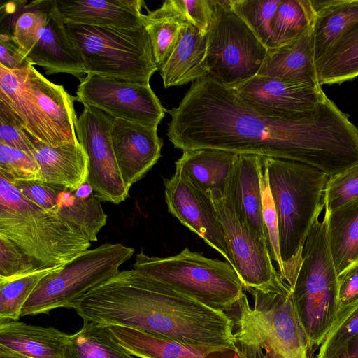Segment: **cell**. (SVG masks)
<instances>
[{"mask_svg": "<svg viewBox=\"0 0 358 358\" xmlns=\"http://www.w3.org/2000/svg\"><path fill=\"white\" fill-rule=\"evenodd\" d=\"M166 112V135L182 151L217 149L308 164L322 140L321 123L311 111L291 117L262 113L208 76L192 83L178 106Z\"/></svg>", "mask_w": 358, "mask_h": 358, "instance_id": "1", "label": "cell"}, {"mask_svg": "<svg viewBox=\"0 0 358 358\" xmlns=\"http://www.w3.org/2000/svg\"><path fill=\"white\" fill-rule=\"evenodd\" d=\"M82 315L100 325L124 326L186 345L236 347L225 312L134 268L120 271L90 290Z\"/></svg>", "mask_w": 358, "mask_h": 358, "instance_id": "2", "label": "cell"}, {"mask_svg": "<svg viewBox=\"0 0 358 358\" xmlns=\"http://www.w3.org/2000/svg\"><path fill=\"white\" fill-rule=\"evenodd\" d=\"M278 216L282 278L294 287L307 237L324 208L329 176L298 162L262 157Z\"/></svg>", "mask_w": 358, "mask_h": 358, "instance_id": "3", "label": "cell"}, {"mask_svg": "<svg viewBox=\"0 0 358 358\" xmlns=\"http://www.w3.org/2000/svg\"><path fill=\"white\" fill-rule=\"evenodd\" d=\"M245 289L253 306L243 293L225 312L232 322L236 348L247 358H310L291 288L283 278L266 290Z\"/></svg>", "mask_w": 358, "mask_h": 358, "instance_id": "4", "label": "cell"}, {"mask_svg": "<svg viewBox=\"0 0 358 358\" xmlns=\"http://www.w3.org/2000/svg\"><path fill=\"white\" fill-rule=\"evenodd\" d=\"M0 234L38 268L64 266L91 242L0 176Z\"/></svg>", "mask_w": 358, "mask_h": 358, "instance_id": "5", "label": "cell"}, {"mask_svg": "<svg viewBox=\"0 0 358 358\" xmlns=\"http://www.w3.org/2000/svg\"><path fill=\"white\" fill-rule=\"evenodd\" d=\"M293 303L309 350L320 345L339 310L338 274L329 249L327 217L314 223L306 241Z\"/></svg>", "mask_w": 358, "mask_h": 358, "instance_id": "6", "label": "cell"}, {"mask_svg": "<svg viewBox=\"0 0 358 358\" xmlns=\"http://www.w3.org/2000/svg\"><path fill=\"white\" fill-rule=\"evenodd\" d=\"M133 268L224 312L230 310L244 293L243 285L230 264L188 248L166 257L148 256L142 250L136 255Z\"/></svg>", "mask_w": 358, "mask_h": 358, "instance_id": "7", "label": "cell"}, {"mask_svg": "<svg viewBox=\"0 0 358 358\" xmlns=\"http://www.w3.org/2000/svg\"><path fill=\"white\" fill-rule=\"evenodd\" d=\"M86 74L150 84L159 70L143 27L117 29L65 24Z\"/></svg>", "mask_w": 358, "mask_h": 358, "instance_id": "8", "label": "cell"}, {"mask_svg": "<svg viewBox=\"0 0 358 358\" xmlns=\"http://www.w3.org/2000/svg\"><path fill=\"white\" fill-rule=\"evenodd\" d=\"M134 253L133 248L122 243H104L83 251L41 280L23 306L21 316L73 308L77 299L117 274Z\"/></svg>", "mask_w": 358, "mask_h": 358, "instance_id": "9", "label": "cell"}, {"mask_svg": "<svg viewBox=\"0 0 358 358\" xmlns=\"http://www.w3.org/2000/svg\"><path fill=\"white\" fill-rule=\"evenodd\" d=\"M25 3L11 33L26 61L42 66L48 75L66 73L81 81L86 74L83 62L68 36L57 1Z\"/></svg>", "mask_w": 358, "mask_h": 358, "instance_id": "10", "label": "cell"}, {"mask_svg": "<svg viewBox=\"0 0 358 358\" xmlns=\"http://www.w3.org/2000/svg\"><path fill=\"white\" fill-rule=\"evenodd\" d=\"M268 49L233 10L229 0H215L207 32L208 76L235 88L257 76Z\"/></svg>", "mask_w": 358, "mask_h": 358, "instance_id": "11", "label": "cell"}, {"mask_svg": "<svg viewBox=\"0 0 358 358\" xmlns=\"http://www.w3.org/2000/svg\"><path fill=\"white\" fill-rule=\"evenodd\" d=\"M76 101L95 107L114 119L157 127L166 109L150 84L87 74L76 92Z\"/></svg>", "mask_w": 358, "mask_h": 358, "instance_id": "12", "label": "cell"}, {"mask_svg": "<svg viewBox=\"0 0 358 358\" xmlns=\"http://www.w3.org/2000/svg\"><path fill=\"white\" fill-rule=\"evenodd\" d=\"M114 118L91 106L77 118L76 131L88 160L87 182L101 201L118 204L129 192L124 184L115 158L110 129Z\"/></svg>", "mask_w": 358, "mask_h": 358, "instance_id": "13", "label": "cell"}, {"mask_svg": "<svg viewBox=\"0 0 358 358\" xmlns=\"http://www.w3.org/2000/svg\"><path fill=\"white\" fill-rule=\"evenodd\" d=\"M210 198L222 226L232 266L244 289L266 290L277 283L282 277L273 266L266 239L241 221L224 197Z\"/></svg>", "mask_w": 358, "mask_h": 358, "instance_id": "14", "label": "cell"}, {"mask_svg": "<svg viewBox=\"0 0 358 358\" xmlns=\"http://www.w3.org/2000/svg\"><path fill=\"white\" fill-rule=\"evenodd\" d=\"M13 184L40 207L90 242L97 241L99 232L106 224L107 215L101 201L94 195L87 182L75 191L40 181Z\"/></svg>", "mask_w": 358, "mask_h": 358, "instance_id": "15", "label": "cell"}, {"mask_svg": "<svg viewBox=\"0 0 358 358\" xmlns=\"http://www.w3.org/2000/svg\"><path fill=\"white\" fill-rule=\"evenodd\" d=\"M164 186L168 211L232 266L222 226L210 196L178 169L170 178H164Z\"/></svg>", "mask_w": 358, "mask_h": 358, "instance_id": "16", "label": "cell"}, {"mask_svg": "<svg viewBox=\"0 0 358 358\" xmlns=\"http://www.w3.org/2000/svg\"><path fill=\"white\" fill-rule=\"evenodd\" d=\"M234 90L250 107L279 117H294L312 110L327 96L322 86L261 76Z\"/></svg>", "mask_w": 358, "mask_h": 358, "instance_id": "17", "label": "cell"}, {"mask_svg": "<svg viewBox=\"0 0 358 358\" xmlns=\"http://www.w3.org/2000/svg\"><path fill=\"white\" fill-rule=\"evenodd\" d=\"M112 144L126 189L140 180L162 157L157 127L114 119Z\"/></svg>", "mask_w": 358, "mask_h": 358, "instance_id": "18", "label": "cell"}, {"mask_svg": "<svg viewBox=\"0 0 358 358\" xmlns=\"http://www.w3.org/2000/svg\"><path fill=\"white\" fill-rule=\"evenodd\" d=\"M22 71L24 83L46 127L52 146L79 144L76 131V96L70 95L62 85L48 80L31 64Z\"/></svg>", "mask_w": 358, "mask_h": 358, "instance_id": "19", "label": "cell"}, {"mask_svg": "<svg viewBox=\"0 0 358 358\" xmlns=\"http://www.w3.org/2000/svg\"><path fill=\"white\" fill-rule=\"evenodd\" d=\"M105 327L113 340L139 358H247L236 346L190 345L124 326Z\"/></svg>", "mask_w": 358, "mask_h": 358, "instance_id": "20", "label": "cell"}, {"mask_svg": "<svg viewBox=\"0 0 358 358\" xmlns=\"http://www.w3.org/2000/svg\"><path fill=\"white\" fill-rule=\"evenodd\" d=\"M262 156L238 154L224 198L238 219L266 241L262 215Z\"/></svg>", "mask_w": 358, "mask_h": 358, "instance_id": "21", "label": "cell"}, {"mask_svg": "<svg viewBox=\"0 0 358 358\" xmlns=\"http://www.w3.org/2000/svg\"><path fill=\"white\" fill-rule=\"evenodd\" d=\"M65 24L136 29L143 27L141 0H66L57 1Z\"/></svg>", "mask_w": 358, "mask_h": 358, "instance_id": "22", "label": "cell"}, {"mask_svg": "<svg viewBox=\"0 0 358 358\" xmlns=\"http://www.w3.org/2000/svg\"><path fill=\"white\" fill-rule=\"evenodd\" d=\"M32 141L33 156L40 169V182L73 191L87 182L88 160L80 143L52 146L33 137Z\"/></svg>", "mask_w": 358, "mask_h": 358, "instance_id": "23", "label": "cell"}, {"mask_svg": "<svg viewBox=\"0 0 358 358\" xmlns=\"http://www.w3.org/2000/svg\"><path fill=\"white\" fill-rule=\"evenodd\" d=\"M312 26L290 42L268 50L257 76L321 86L315 66Z\"/></svg>", "mask_w": 358, "mask_h": 358, "instance_id": "24", "label": "cell"}, {"mask_svg": "<svg viewBox=\"0 0 358 358\" xmlns=\"http://www.w3.org/2000/svg\"><path fill=\"white\" fill-rule=\"evenodd\" d=\"M207 34L184 26L173 51L159 68L164 88L194 83L208 76Z\"/></svg>", "mask_w": 358, "mask_h": 358, "instance_id": "25", "label": "cell"}, {"mask_svg": "<svg viewBox=\"0 0 358 358\" xmlns=\"http://www.w3.org/2000/svg\"><path fill=\"white\" fill-rule=\"evenodd\" d=\"M238 155L217 149L187 150L176 162V169L210 197H224Z\"/></svg>", "mask_w": 358, "mask_h": 358, "instance_id": "26", "label": "cell"}, {"mask_svg": "<svg viewBox=\"0 0 358 358\" xmlns=\"http://www.w3.org/2000/svg\"><path fill=\"white\" fill-rule=\"evenodd\" d=\"M68 336L52 327L0 320V347L31 358H65Z\"/></svg>", "mask_w": 358, "mask_h": 358, "instance_id": "27", "label": "cell"}, {"mask_svg": "<svg viewBox=\"0 0 358 358\" xmlns=\"http://www.w3.org/2000/svg\"><path fill=\"white\" fill-rule=\"evenodd\" d=\"M315 17L312 42L315 63L358 20V0H310Z\"/></svg>", "mask_w": 358, "mask_h": 358, "instance_id": "28", "label": "cell"}, {"mask_svg": "<svg viewBox=\"0 0 358 358\" xmlns=\"http://www.w3.org/2000/svg\"><path fill=\"white\" fill-rule=\"evenodd\" d=\"M324 215L329 249L339 275L358 262V198Z\"/></svg>", "mask_w": 358, "mask_h": 358, "instance_id": "29", "label": "cell"}, {"mask_svg": "<svg viewBox=\"0 0 358 358\" xmlns=\"http://www.w3.org/2000/svg\"><path fill=\"white\" fill-rule=\"evenodd\" d=\"M22 69L13 71L0 66V100L9 106L34 138L52 145L46 127L24 83Z\"/></svg>", "mask_w": 358, "mask_h": 358, "instance_id": "30", "label": "cell"}, {"mask_svg": "<svg viewBox=\"0 0 358 358\" xmlns=\"http://www.w3.org/2000/svg\"><path fill=\"white\" fill-rule=\"evenodd\" d=\"M320 85L341 84L358 77V20L315 63Z\"/></svg>", "mask_w": 358, "mask_h": 358, "instance_id": "31", "label": "cell"}, {"mask_svg": "<svg viewBox=\"0 0 358 358\" xmlns=\"http://www.w3.org/2000/svg\"><path fill=\"white\" fill-rule=\"evenodd\" d=\"M142 25L152 45L155 62L159 68L175 48L184 26L189 24L174 0H166L154 10L147 9Z\"/></svg>", "mask_w": 358, "mask_h": 358, "instance_id": "32", "label": "cell"}, {"mask_svg": "<svg viewBox=\"0 0 358 358\" xmlns=\"http://www.w3.org/2000/svg\"><path fill=\"white\" fill-rule=\"evenodd\" d=\"M64 354L65 358H134L112 339L105 326L87 320L69 334Z\"/></svg>", "mask_w": 358, "mask_h": 358, "instance_id": "33", "label": "cell"}, {"mask_svg": "<svg viewBox=\"0 0 358 358\" xmlns=\"http://www.w3.org/2000/svg\"><path fill=\"white\" fill-rule=\"evenodd\" d=\"M59 267L38 268L0 278V320H18L23 306L38 283Z\"/></svg>", "mask_w": 358, "mask_h": 358, "instance_id": "34", "label": "cell"}, {"mask_svg": "<svg viewBox=\"0 0 358 358\" xmlns=\"http://www.w3.org/2000/svg\"><path fill=\"white\" fill-rule=\"evenodd\" d=\"M314 17L310 0H281L271 22L276 48L297 37L313 24Z\"/></svg>", "mask_w": 358, "mask_h": 358, "instance_id": "35", "label": "cell"}, {"mask_svg": "<svg viewBox=\"0 0 358 358\" xmlns=\"http://www.w3.org/2000/svg\"><path fill=\"white\" fill-rule=\"evenodd\" d=\"M281 0H229L233 10L268 49L276 48L271 22Z\"/></svg>", "mask_w": 358, "mask_h": 358, "instance_id": "36", "label": "cell"}, {"mask_svg": "<svg viewBox=\"0 0 358 358\" xmlns=\"http://www.w3.org/2000/svg\"><path fill=\"white\" fill-rule=\"evenodd\" d=\"M358 335V300L338 310L316 358H331Z\"/></svg>", "mask_w": 358, "mask_h": 358, "instance_id": "37", "label": "cell"}, {"mask_svg": "<svg viewBox=\"0 0 358 358\" xmlns=\"http://www.w3.org/2000/svg\"><path fill=\"white\" fill-rule=\"evenodd\" d=\"M0 176L12 183L41 180L39 166L32 155L2 143Z\"/></svg>", "mask_w": 358, "mask_h": 358, "instance_id": "38", "label": "cell"}, {"mask_svg": "<svg viewBox=\"0 0 358 358\" xmlns=\"http://www.w3.org/2000/svg\"><path fill=\"white\" fill-rule=\"evenodd\" d=\"M358 198V163L329 176L324 195L325 213H330Z\"/></svg>", "mask_w": 358, "mask_h": 358, "instance_id": "39", "label": "cell"}, {"mask_svg": "<svg viewBox=\"0 0 358 358\" xmlns=\"http://www.w3.org/2000/svg\"><path fill=\"white\" fill-rule=\"evenodd\" d=\"M262 196L263 221L267 245L271 257L277 264L278 271L282 277L283 266L280 252L278 216L274 201L269 188L266 169L263 161L262 169Z\"/></svg>", "mask_w": 358, "mask_h": 358, "instance_id": "40", "label": "cell"}, {"mask_svg": "<svg viewBox=\"0 0 358 358\" xmlns=\"http://www.w3.org/2000/svg\"><path fill=\"white\" fill-rule=\"evenodd\" d=\"M0 143L33 155L32 136L25 130L15 114L0 100Z\"/></svg>", "mask_w": 358, "mask_h": 358, "instance_id": "41", "label": "cell"}, {"mask_svg": "<svg viewBox=\"0 0 358 358\" xmlns=\"http://www.w3.org/2000/svg\"><path fill=\"white\" fill-rule=\"evenodd\" d=\"M38 268L8 238L0 234V278H8Z\"/></svg>", "mask_w": 358, "mask_h": 358, "instance_id": "42", "label": "cell"}, {"mask_svg": "<svg viewBox=\"0 0 358 358\" xmlns=\"http://www.w3.org/2000/svg\"><path fill=\"white\" fill-rule=\"evenodd\" d=\"M187 22L207 34L213 17L215 0H174Z\"/></svg>", "mask_w": 358, "mask_h": 358, "instance_id": "43", "label": "cell"}, {"mask_svg": "<svg viewBox=\"0 0 358 358\" xmlns=\"http://www.w3.org/2000/svg\"><path fill=\"white\" fill-rule=\"evenodd\" d=\"M29 64L22 54L9 29L0 33V66L9 70H20Z\"/></svg>", "mask_w": 358, "mask_h": 358, "instance_id": "44", "label": "cell"}, {"mask_svg": "<svg viewBox=\"0 0 358 358\" xmlns=\"http://www.w3.org/2000/svg\"><path fill=\"white\" fill-rule=\"evenodd\" d=\"M339 308L358 300V262L338 275Z\"/></svg>", "mask_w": 358, "mask_h": 358, "instance_id": "45", "label": "cell"}, {"mask_svg": "<svg viewBox=\"0 0 358 358\" xmlns=\"http://www.w3.org/2000/svg\"><path fill=\"white\" fill-rule=\"evenodd\" d=\"M331 358H358V335Z\"/></svg>", "mask_w": 358, "mask_h": 358, "instance_id": "46", "label": "cell"}, {"mask_svg": "<svg viewBox=\"0 0 358 358\" xmlns=\"http://www.w3.org/2000/svg\"><path fill=\"white\" fill-rule=\"evenodd\" d=\"M0 358H31L0 347Z\"/></svg>", "mask_w": 358, "mask_h": 358, "instance_id": "47", "label": "cell"}]
</instances>
